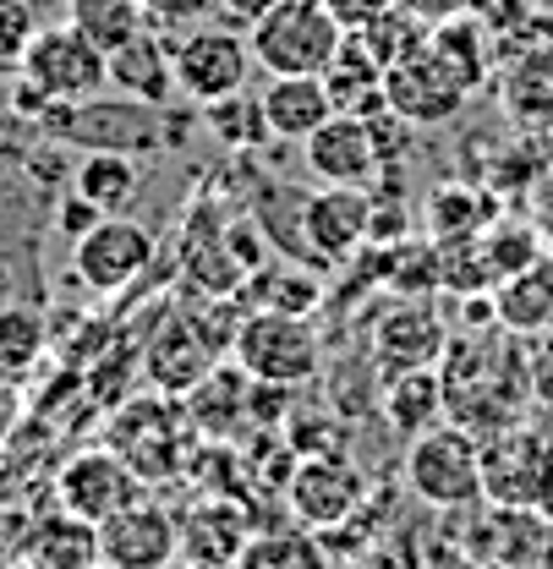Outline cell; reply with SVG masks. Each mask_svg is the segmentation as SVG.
<instances>
[{"label":"cell","mask_w":553,"mask_h":569,"mask_svg":"<svg viewBox=\"0 0 553 569\" xmlns=\"http://www.w3.org/2000/svg\"><path fill=\"white\" fill-rule=\"evenodd\" d=\"M444 378V411L450 422L493 438L504 427L526 422L532 406V372H526V340L521 335H498V329H477V335H455L450 351L438 361Z\"/></svg>","instance_id":"cell-1"},{"label":"cell","mask_w":553,"mask_h":569,"mask_svg":"<svg viewBox=\"0 0 553 569\" xmlns=\"http://www.w3.org/2000/svg\"><path fill=\"white\" fill-rule=\"evenodd\" d=\"M105 443L138 471L142 482H176L187 477L192 455H198V427L187 417L181 395H165V389H148L132 395L110 411L105 422Z\"/></svg>","instance_id":"cell-2"},{"label":"cell","mask_w":553,"mask_h":569,"mask_svg":"<svg viewBox=\"0 0 553 569\" xmlns=\"http://www.w3.org/2000/svg\"><path fill=\"white\" fill-rule=\"evenodd\" d=\"M39 127L56 142H71L82 153H154L165 148V116L142 99H127V93H93L82 104H50L39 116Z\"/></svg>","instance_id":"cell-3"},{"label":"cell","mask_w":553,"mask_h":569,"mask_svg":"<svg viewBox=\"0 0 553 569\" xmlns=\"http://www.w3.org/2000/svg\"><path fill=\"white\" fill-rule=\"evenodd\" d=\"M247 39L264 77H324L346 44V28L324 0H279Z\"/></svg>","instance_id":"cell-4"},{"label":"cell","mask_w":553,"mask_h":569,"mask_svg":"<svg viewBox=\"0 0 553 569\" xmlns=\"http://www.w3.org/2000/svg\"><path fill=\"white\" fill-rule=\"evenodd\" d=\"M483 498L493 509L553 515V432L526 417L483 438Z\"/></svg>","instance_id":"cell-5"},{"label":"cell","mask_w":553,"mask_h":569,"mask_svg":"<svg viewBox=\"0 0 553 569\" xmlns=\"http://www.w3.org/2000/svg\"><path fill=\"white\" fill-rule=\"evenodd\" d=\"M401 477L427 509H466L483 498V438L455 422H438L406 443Z\"/></svg>","instance_id":"cell-6"},{"label":"cell","mask_w":553,"mask_h":569,"mask_svg":"<svg viewBox=\"0 0 553 569\" xmlns=\"http://www.w3.org/2000/svg\"><path fill=\"white\" fill-rule=\"evenodd\" d=\"M236 367L258 383H285V389H302L324 372V340L307 318L296 312H264L253 307L236 329Z\"/></svg>","instance_id":"cell-7"},{"label":"cell","mask_w":553,"mask_h":569,"mask_svg":"<svg viewBox=\"0 0 553 569\" xmlns=\"http://www.w3.org/2000/svg\"><path fill=\"white\" fill-rule=\"evenodd\" d=\"M170 61H176V93L187 104H219L230 93H241L253 82V39L225 28V22H198L181 28L170 39Z\"/></svg>","instance_id":"cell-8"},{"label":"cell","mask_w":553,"mask_h":569,"mask_svg":"<svg viewBox=\"0 0 553 569\" xmlns=\"http://www.w3.org/2000/svg\"><path fill=\"white\" fill-rule=\"evenodd\" d=\"M17 77L33 82L56 104H82V99H93V93L110 88V56L82 28L56 22V28H39L33 33V44L17 61Z\"/></svg>","instance_id":"cell-9"},{"label":"cell","mask_w":553,"mask_h":569,"mask_svg":"<svg viewBox=\"0 0 553 569\" xmlns=\"http://www.w3.org/2000/svg\"><path fill=\"white\" fill-rule=\"evenodd\" d=\"M466 93L472 88L444 67V56L433 44H422L406 61H395V67L384 71V104H389V116L401 127H416V132L450 127L466 110Z\"/></svg>","instance_id":"cell-10"},{"label":"cell","mask_w":553,"mask_h":569,"mask_svg":"<svg viewBox=\"0 0 553 569\" xmlns=\"http://www.w3.org/2000/svg\"><path fill=\"white\" fill-rule=\"evenodd\" d=\"M367 482L346 455H296L290 477H285V509L296 526L307 531H335L362 515Z\"/></svg>","instance_id":"cell-11"},{"label":"cell","mask_w":553,"mask_h":569,"mask_svg":"<svg viewBox=\"0 0 553 569\" xmlns=\"http://www.w3.org/2000/svg\"><path fill=\"white\" fill-rule=\"evenodd\" d=\"M302 159H307V176L318 187H373L378 170L389 164L378 121L356 116V110H335L313 138L302 142Z\"/></svg>","instance_id":"cell-12"},{"label":"cell","mask_w":553,"mask_h":569,"mask_svg":"<svg viewBox=\"0 0 553 569\" xmlns=\"http://www.w3.org/2000/svg\"><path fill=\"white\" fill-rule=\"evenodd\" d=\"M154 263V236L132 213H105L82 241H71V269L93 296H121Z\"/></svg>","instance_id":"cell-13"},{"label":"cell","mask_w":553,"mask_h":569,"mask_svg":"<svg viewBox=\"0 0 553 569\" xmlns=\"http://www.w3.org/2000/svg\"><path fill=\"white\" fill-rule=\"evenodd\" d=\"M142 493H148V482H142L110 443L71 455L67 466H61V477H56V503H61L67 515H77V520H93V526H105L116 509H127V503Z\"/></svg>","instance_id":"cell-14"},{"label":"cell","mask_w":553,"mask_h":569,"mask_svg":"<svg viewBox=\"0 0 553 569\" xmlns=\"http://www.w3.org/2000/svg\"><path fill=\"white\" fill-rule=\"evenodd\" d=\"M99 559L121 569H159L181 559V520L159 498H132L99 526Z\"/></svg>","instance_id":"cell-15"},{"label":"cell","mask_w":553,"mask_h":569,"mask_svg":"<svg viewBox=\"0 0 553 569\" xmlns=\"http://www.w3.org/2000/svg\"><path fill=\"white\" fill-rule=\"evenodd\" d=\"M214 367H219V346L198 323V312H170L159 323V335L148 340V351H142L148 389H165V395H187L192 383H204Z\"/></svg>","instance_id":"cell-16"},{"label":"cell","mask_w":553,"mask_h":569,"mask_svg":"<svg viewBox=\"0 0 553 569\" xmlns=\"http://www.w3.org/2000/svg\"><path fill=\"white\" fill-rule=\"evenodd\" d=\"M373 236V198L367 187H318L302 198V241L313 263H335Z\"/></svg>","instance_id":"cell-17"},{"label":"cell","mask_w":553,"mask_h":569,"mask_svg":"<svg viewBox=\"0 0 553 569\" xmlns=\"http://www.w3.org/2000/svg\"><path fill=\"white\" fill-rule=\"evenodd\" d=\"M444 351H450V329L422 296L416 301H395L378 318V329H373V361H378L384 378L389 372H412V367H438Z\"/></svg>","instance_id":"cell-18"},{"label":"cell","mask_w":553,"mask_h":569,"mask_svg":"<svg viewBox=\"0 0 553 569\" xmlns=\"http://www.w3.org/2000/svg\"><path fill=\"white\" fill-rule=\"evenodd\" d=\"M264 121L275 142H307L329 116H335V93L324 77H264L258 88Z\"/></svg>","instance_id":"cell-19"},{"label":"cell","mask_w":553,"mask_h":569,"mask_svg":"<svg viewBox=\"0 0 553 569\" xmlns=\"http://www.w3.org/2000/svg\"><path fill=\"white\" fill-rule=\"evenodd\" d=\"M110 88L142 99L154 110H165L176 99V61H170V39L159 28H142L138 39H127L121 50H110Z\"/></svg>","instance_id":"cell-20"},{"label":"cell","mask_w":553,"mask_h":569,"mask_svg":"<svg viewBox=\"0 0 553 569\" xmlns=\"http://www.w3.org/2000/svg\"><path fill=\"white\" fill-rule=\"evenodd\" d=\"M247 389H253V378H247L241 367H214L204 383H192V389L181 395V406H187V417H192L204 443H230L241 427H253Z\"/></svg>","instance_id":"cell-21"},{"label":"cell","mask_w":553,"mask_h":569,"mask_svg":"<svg viewBox=\"0 0 553 569\" xmlns=\"http://www.w3.org/2000/svg\"><path fill=\"white\" fill-rule=\"evenodd\" d=\"M247 537L253 531H247V515L236 509V498H204L181 520V559L204 569H236Z\"/></svg>","instance_id":"cell-22"},{"label":"cell","mask_w":553,"mask_h":569,"mask_svg":"<svg viewBox=\"0 0 553 569\" xmlns=\"http://www.w3.org/2000/svg\"><path fill=\"white\" fill-rule=\"evenodd\" d=\"M493 323L532 340V335H549L553 329V252H537L521 274L498 280L493 290Z\"/></svg>","instance_id":"cell-23"},{"label":"cell","mask_w":553,"mask_h":569,"mask_svg":"<svg viewBox=\"0 0 553 569\" xmlns=\"http://www.w3.org/2000/svg\"><path fill=\"white\" fill-rule=\"evenodd\" d=\"M378 411H384V422L395 438H422V432H433L438 422H450V411H444V378H438V367H412V372H389L384 378V395H378Z\"/></svg>","instance_id":"cell-24"},{"label":"cell","mask_w":553,"mask_h":569,"mask_svg":"<svg viewBox=\"0 0 553 569\" xmlns=\"http://www.w3.org/2000/svg\"><path fill=\"white\" fill-rule=\"evenodd\" d=\"M22 559H28V569H93L99 565V526L56 509L33 526Z\"/></svg>","instance_id":"cell-25"},{"label":"cell","mask_w":553,"mask_h":569,"mask_svg":"<svg viewBox=\"0 0 553 569\" xmlns=\"http://www.w3.org/2000/svg\"><path fill=\"white\" fill-rule=\"evenodd\" d=\"M318 269L313 263H296V258H279V263H258L247 280H241V296L253 301V307H264V312H296V318H307L313 307H318Z\"/></svg>","instance_id":"cell-26"},{"label":"cell","mask_w":553,"mask_h":569,"mask_svg":"<svg viewBox=\"0 0 553 569\" xmlns=\"http://www.w3.org/2000/svg\"><path fill=\"white\" fill-rule=\"evenodd\" d=\"M71 192H82L99 213H132L142 198V164L132 153H82Z\"/></svg>","instance_id":"cell-27"},{"label":"cell","mask_w":553,"mask_h":569,"mask_svg":"<svg viewBox=\"0 0 553 569\" xmlns=\"http://www.w3.org/2000/svg\"><path fill=\"white\" fill-rule=\"evenodd\" d=\"M493 28H487L483 17H450V22H438V28H427V44L444 56V67L455 71L466 88H483L487 77H493Z\"/></svg>","instance_id":"cell-28"},{"label":"cell","mask_w":553,"mask_h":569,"mask_svg":"<svg viewBox=\"0 0 553 569\" xmlns=\"http://www.w3.org/2000/svg\"><path fill=\"white\" fill-rule=\"evenodd\" d=\"M236 569H329V553L307 526H279V531H253Z\"/></svg>","instance_id":"cell-29"},{"label":"cell","mask_w":553,"mask_h":569,"mask_svg":"<svg viewBox=\"0 0 553 569\" xmlns=\"http://www.w3.org/2000/svg\"><path fill=\"white\" fill-rule=\"evenodd\" d=\"M67 22L82 28L110 56V50H121L127 39H138L148 28V11H142V0H67Z\"/></svg>","instance_id":"cell-30"},{"label":"cell","mask_w":553,"mask_h":569,"mask_svg":"<svg viewBox=\"0 0 553 569\" xmlns=\"http://www.w3.org/2000/svg\"><path fill=\"white\" fill-rule=\"evenodd\" d=\"M45 318L33 307H0V383H22L45 356Z\"/></svg>","instance_id":"cell-31"},{"label":"cell","mask_w":553,"mask_h":569,"mask_svg":"<svg viewBox=\"0 0 553 569\" xmlns=\"http://www.w3.org/2000/svg\"><path fill=\"white\" fill-rule=\"evenodd\" d=\"M204 121L214 127V138L230 142V148H247V142L269 138V121H264V104H258L253 88H241V93H230V99H219V104H204Z\"/></svg>","instance_id":"cell-32"},{"label":"cell","mask_w":553,"mask_h":569,"mask_svg":"<svg viewBox=\"0 0 553 569\" xmlns=\"http://www.w3.org/2000/svg\"><path fill=\"white\" fill-rule=\"evenodd\" d=\"M427 219H433V236L438 241H472L483 230V203L472 187H438L433 203H427Z\"/></svg>","instance_id":"cell-33"},{"label":"cell","mask_w":553,"mask_h":569,"mask_svg":"<svg viewBox=\"0 0 553 569\" xmlns=\"http://www.w3.org/2000/svg\"><path fill=\"white\" fill-rule=\"evenodd\" d=\"M33 33H39L33 6H28V0H0V67L17 71L22 50L33 44Z\"/></svg>","instance_id":"cell-34"},{"label":"cell","mask_w":553,"mask_h":569,"mask_svg":"<svg viewBox=\"0 0 553 569\" xmlns=\"http://www.w3.org/2000/svg\"><path fill=\"white\" fill-rule=\"evenodd\" d=\"M142 11H148V28L181 33V28H198L214 17V0H142Z\"/></svg>","instance_id":"cell-35"},{"label":"cell","mask_w":553,"mask_h":569,"mask_svg":"<svg viewBox=\"0 0 553 569\" xmlns=\"http://www.w3.org/2000/svg\"><path fill=\"white\" fill-rule=\"evenodd\" d=\"M526 372H532V406L553 411V329L526 340Z\"/></svg>","instance_id":"cell-36"},{"label":"cell","mask_w":553,"mask_h":569,"mask_svg":"<svg viewBox=\"0 0 553 569\" xmlns=\"http://www.w3.org/2000/svg\"><path fill=\"white\" fill-rule=\"evenodd\" d=\"M275 6L279 0H214V17H219L225 28H236V33H253Z\"/></svg>","instance_id":"cell-37"},{"label":"cell","mask_w":553,"mask_h":569,"mask_svg":"<svg viewBox=\"0 0 553 569\" xmlns=\"http://www.w3.org/2000/svg\"><path fill=\"white\" fill-rule=\"evenodd\" d=\"M99 219H105V213L93 209V203H88V198H82V192H71L67 203H61V209H56V230H61V236H67V241H82V236H88V230H93V224H99Z\"/></svg>","instance_id":"cell-38"},{"label":"cell","mask_w":553,"mask_h":569,"mask_svg":"<svg viewBox=\"0 0 553 569\" xmlns=\"http://www.w3.org/2000/svg\"><path fill=\"white\" fill-rule=\"evenodd\" d=\"M329 11H335V22L346 28V33H356V28H367V22H378L384 11H395L401 0H324Z\"/></svg>","instance_id":"cell-39"},{"label":"cell","mask_w":553,"mask_h":569,"mask_svg":"<svg viewBox=\"0 0 553 569\" xmlns=\"http://www.w3.org/2000/svg\"><path fill=\"white\" fill-rule=\"evenodd\" d=\"M412 17H422L427 28H438V22H450V17H466L477 0H401Z\"/></svg>","instance_id":"cell-40"},{"label":"cell","mask_w":553,"mask_h":569,"mask_svg":"<svg viewBox=\"0 0 553 569\" xmlns=\"http://www.w3.org/2000/svg\"><path fill=\"white\" fill-rule=\"evenodd\" d=\"M17 427V383H0V443L11 438Z\"/></svg>","instance_id":"cell-41"},{"label":"cell","mask_w":553,"mask_h":569,"mask_svg":"<svg viewBox=\"0 0 553 569\" xmlns=\"http://www.w3.org/2000/svg\"><path fill=\"white\" fill-rule=\"evenodd\" d=\"M159 569H204V565H192V559H170V565H159Z\"/></svg>","instance_id":"cell-42"},{"label":"cell","mask_w":553,"mask_h":569,"mask_svg":"<svg viewBox=\"0 0 553 569\" xmlns=\"http://www.w3.org/2000/svg\"><path fill=\"white\" fill-rule=\"evenodd\" d=\"M526 6H532V11H553V0H526Z\"/></svg>","instance_id":"cell-43"},{"label":"cell","mask_w":553,"mask_h":569,"mask_svg":"<svg viewBox=\"0 0 553 569\" xmlns=\"http://www.w3.org/2000/svg\"><path fill=\"white\" fill-rule=\"evenodd\" d=\"M93 569H121V565H105V559H99V565H93Z\"/></svg>","instance_id":"cell-44"},{"label":"cell","mask_w":553,"mask_h":569,"mask_svg":"<svg viewBox=\"0 0 553 569\" xmlns=\"http://www.w3.org/2000/svg\"><path fill=\"white\" fill-rule=\"evenodd\" d=\"M6 71H11V67H0V77H6Z\"/></svg>","instance_id":"cell-45"}]
</instances>
